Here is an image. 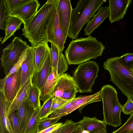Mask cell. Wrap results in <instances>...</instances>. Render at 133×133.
Returning a JSON list of instances; mask_svg holds the SVG:
<instances>
[{
  "instance_id": "cell-1",
  "label": "cell",
  "mask_w": 133,
  "mask_h": 133,
  "mask_svg": "<svg viewBox=\"0 0 133 133\" xmlns=\"http://www.w3.org/2000/svg\"><path fill=\"white\" fill-rule=\"evenodd\" d=\"M105 49L102 42L90 36L72 39L65 55L68 64H78L101 56Z\"/></svg>"
},
{
  "instance_id": "cell-2",
  "label": "cell",
  "mask_w": 133,
  "mask_h": 133,
  "mask_svg": "<svg viewBox=\"0 0 133 133\" xmlns=\"http://www.w3.org/2000/svg\"><path fill=\"white\" fill-rule=\"evenodd\" d=\"M59 0L53 3H46L29 22L24 24L22 35L27 38L32 46L47 41V30L50 19Z\"/></svg>"
},
{
  "instance_id": "cell-3",
  "label": "cell",
  "mask_w": 133,
  "mask_h": 133,
  "mask_svg": "<svg viewBox=\"0 0 133 133\" xmlns=\"http://www.w3.org/2000/svg\"><path fill=\"white\" fill-rule=\"evenodd\" d=\"M104 69L110 75V81L128 98H133V71L120 57L108 58L103 63Z\"/></svg>"
},
{
  "instance_id": "cell-4",
  "label": "cell",
  "mask_w": 133,
  "mask_h": 133,
  "mask_svg": "<svg viewBox=\"0 0 133 133\" xmlns=\"http://www.w3.org/2000/svg\"><path fill=\"white\" fill-rule=\"evenodd\" d=\"M106 1L105 0H80L72 9L68 35L72 39L77 38L83 26Z\"/></svg>"
},
{
  "instance_id": "cell-5",
  "label": "cell",
  "mask_w": 133,
  "mask_h": 133,
  "mask_svg": "<svg viewBox=\"0 0 133 133\" xmlns=\"http://www.w3.org/2000/svg\"><path fill=\"white\" fill-rule=\"evenodd\" d=\"M101 91L100 97L103 107V121L106 125L115 127L119 126L122 124V105L118 101L115 89L111 85L106 84Z\"/></svg>"
},
{
  "instance_id": "cell-6",
  "label": "cell",
  "mask_w": 133,
  "mask_h": 133,
  "mask_svg": "<svg viewBox=\"0 0 133 133\" xmlns=\"http://www.w3.org/2000/svg\"><path fill=\"white\" fill-rule=\"evenodd\" d=\"M99 69L98 64L94 61H89L80 64L72 76L78 92H92V87L98 77Z\"/></svg>"
},
{
  "instance_id": "cell-7",
  "label": "cell",
  "mask_w": 133,
  "mask_h": 133,
  "mask_svg": "<svg viewBox=\"0 0 133 133\" xmlns=\"http://www.w3.org/2000/svg\"><path fill=\"white\" fill-rule=\"evenodd\" d=\"M30 47L26 41H23L19 37H16L3 50L1 60L5 76Z\"/></svg>"
},
{
  "instance_id": "cell-8",
  "label": "cell",
  "mask_w": 133,
  "mask_h": 133,
  "mask_svg": "<svg viewBox=\"0 0 133 133\" xmlns=\"http://www.w3.org/2000/svg\"><path fill=\"white\" fill-rule=\"evenodd\" d=\"M78 92L72 77L68 74L64 73L58 77L53 96L69 101L75 98Z\"/></svg>"
},
{
  "instance_id": "cell-9",
  "label": "cell",
  "mask_w": 133,
  "mask_h": 133,
  "mask_svg": "<svg viewBox=\"0 0 133 133\" xmlns=\"http://www.w3.org/2000/svg\"><path fill=\"white\" fill-rule=\"evenodd\" d=\"M57 6L54 10L48 26L47 41L54 44L63 52L65 42L59 20Z\"/></svg>"
},
{
  "instance_id": "cell-10",
  "label": "cell",
  "mask_w": 133,
  "mask_h": 133,
  "mask_svg": "<svg viewBox=\"0 0 133 133\" xmlns=\"http://www.w3.org/2000/svg\"><path fill=\"white\" fill-rule=\"evenodd\" d=\"M21 68L18 71L9 76L0 80V91L8 101L16 97L21 82Z\"/></svg>"
},
{
  "instance_id": "cell-11",
  "label": "cell",
  "mask_w": 133,
  "mask_h": 133,
  "mask_svg": "<svg viewBox=\"0 0 133 133\" xmlns=\"http://www.w3.org/2000/svg\"><path fill=\"white\" fill-rule=\"evenodd\" d=\"M35 50V47L32 46L27 49L26 57L21 67V82L17 94L27 81L30 79H32L37 71Z\"/></svg>"
},
{
  "instance_id": "cell-12",
  "label": "cell",
  "mask_w": 133,
  "mask_h": 133,
  "mask_svg": "<svg viewBox=\"0 0 133 133\" xmlns=\"http://www.w3.org/2000/svg\"><path fill=\"white\" fill-rule=\"evenodd\" d=\"M60 23L65 42L69 30L72 9L70 0H59L57 6Z\"/></svg>"
},
{
  "instance_id": "cell-13",
  "label": "cell",
  "mask_w": 133,
  "mask_h": 133,
  "mask_svg": "<svg viewBox=\"0 0 133 133\" xmlns=\"http://www.w3.org/2000/svg\"><path fill=\"white\" fill-rule=\"evenodd\" d=\"M109 17L111 23L122 19L126 14L131 0H109Z\"/></svg>"
},
{
  "instance_id": "cell-14",
  "label": "cell",
  "mask_w": 133,
  "mask_h": 133,
  "mask_svg": "<svg viewBox=\"0 0 133 133\" xmlns=\"http://www.w3.org/2000/svg\"><path fill=\"white\" fill-rule=\"evenodd\" d=\"M40 4L38 0H31L25 5L12 12L9 16L21 19L24 24L30 21L38 11Z\"/></svg>"
},
{
  "instance_id": "cell-15",
  "label": "cell",
  "mask_w": 133,
  "mask_h": 133,
  "mask_svg": "<svg viewBox=\"0 0 133 133\" xmlns=\"http://www.w3.org/2000/svg\"><path fill=\"white\" fill-rule=\"evenodd\" d=\"M51 43L52 69L55 73L59 76L68 70V62L62 52L54 44Z\"/></svg>"
},
{
  "instance_id": "cell-16",
  "label": "cell",
  "mask_w": 133,
  "mask_h": 133,
  "mask_svg": "<svg viewBox=\"0 0 133 133\" xmlns=\"http://www.w3.org/2000/svg\"><path fill=\"white\" fill-rule=\"evenodd\" d=\"M109 11L108 6H101L97 13L87 23L84 29L85 35L90 36L93 31L98 27L107 18L109 17Z\"/></svg>"
},
{
  "instance_id": "cell-17",
  "label": "cell",
  "mask_w": 133,
  "mask_h": 133,
  "mask_svg": "<svg viewBox=\"0 0 133 133\" xmlns=\"http://www.w3.org/2000/svg\"><path fill=\"white\" fill-rule=\"evenodd\" d=\"M51 51L47 57L41 70L39 72L36 71L32 78V83L40 89L47 80L52 69Z\"/></svg>"
},
{
  "instance_id": "cell-18",
  "label": "cell",
  "mask_w": 133,
  "mask_h": 133,
  "mask_svg": "<svg viewBox=\"0 0 133 133\" xmlns=\"http://www.w3.org/2000/svg\"><path fill=\"white\" fill-rule=\"evenodd\" d=\"M31 80V79H30L27 81L14 100L10 101H7V112L8 115L11 113L17 111L22 103L26 100Z\"/></svg>"
},
{
  "instance_id": "cell-19",
  "label": "cell",
  "mask_w": 133,
  "mask_h": 133,
  "mask_svg": "<svg viewBox=\"0 0 133 133\" xmlns=\"http://www.w3.org/2000/svg\"><path fill=\"white\" fill-rule=\"evenodd\" d=\"M7 100L0 93V133H15L7 114Z\"/></svg>"
},
{
  "instance_id": "cell-20",
  "label": "cell",
  "mask_w": 133,
  "mask_h": 133,
  "mask_svg": "<svg viewBox=\"0 0 133 133\" xmlns=\"http://www.w3.org/2000/svg\"><path fill=\"white\" fill-rule=\"evenodd\" d=\"M77 123L83 130L89 133H96L105 129L107 127L103 121L97 119L95 116L90 118L84 116L83 118Z\"/></svg>"
},
{
  "instance_id": "cell-21",
  "label": "cell",
  "mask_w": 133,
  "mask_h": 133,
  "mask_svg": "<svg viewBox=\"0 0 133 133\" xmlns=\"http://www.w3.org/2000/svg\"><path fill=\"white\" fill-rule=\"evenodd\" d=\"M48 42L47 41H42L35 47V60L37 72L42 69L48 54L51 51Z\"/></svg>"
},
{
  "instance_id": "cell-22",
  "label": "cell",
  "mask_w": 133,
  "mask_h": 133,
  "mask_svg": "<svg viewBox=\"0 0 133 133\" xmlns=\"http://www.w3.org/2000/svg\"><path fill=\"white\" fill-rule=\"evenodd\" d=\"M59 76L55 73L52 68L46 82L40 89V99L43 102L53 96L54 89Z\"/></svg>"
},
{
  "instance_id": "cell-23",
  "label": "cell",
  "mask_w": 133,
  "mask_h": 133,
  "mask_svg": "<svg viewBox=\"0 0 133 133\" xmlns=\"http://www.w3.org/2000/svg\"><path fill=\"white\" fill-rule=\"evenodd\" d=\"M35 111L29 105L26 100L22 103L17 110V116L24 132L29 121Z\"/></svg>"
},
{
  "instance_id": "cell-24",
  "label": "cell",
  "mask_w": 133,
  "mask_h": 133,
  "mask_svg": "<svg viewBox=\"0 0 133 133\" xmlns=\"http://www.w3.org/2000/svg\"><path fill=\"white\" fill-rule=\"evenodd\" d=\"M22 23H23V21L17 17L12 16L8 17L5 22V36L1 44H3L14 35L15 32L21 28V26Z\"/></svg>"
},
{
  "instance_id": "cell-25",
  "label": "cell",
  "mask_w": 133,
  "mask_h": 133,
  "mask_svg": "<svg viewBox=\"0 0 133 133\" xmlns=\"http://www.w3.org/2000/svg\"><path fill=\"white\" fill-rule=\"evenodd\" d=\"M40 89L32 82L30 85L26 101L36 111H39L41 105Z\"/></svg>"
},
{
  "instance_id": "cell-26",
  "label": "cell",
  "mask_w": 133,
  "mask_h": 133,
  "mask_svg": "<svg viewBox=\"0 0 133 133\" xmlns=\"http://www.w3.org/2000/svg\"><path fill=\"white\" fill-rule=\"evenodd\" d=\"M31 0H3L9 16L14 11L30 2Z\"/></svg>"
},
{
  "instance_id": "cell-27",
  "label": "cell",
  "mask_w": 133,
  "mask_h": 133,
  "mask_svg": "<svg viewBox=\"0 0 133 133\" xmlns=\"http://www.w3.org/2000/svg\"><path fill=\"white\" fill-rule=\"evenodd\" d=\"M39 120V111H35L29 121L24 133H36Z\"/></svg>"
},
{
  "instance_id": "cell-28",
  "label": "cell",
  "mask_w": 133,
  "mask_h": 133,
  "mask_svg": "<svg viewBox=\"0 0 133 133\" xmlns=\"http://www.w3.org/2000/svg\"><path fill=\"white\" fill-rule=\"evenodd\" d=\"M72 105L71 100L52 113L48 118L50 119H54L61 117L69 114Z\"/></svg>"
},
{
  "instance_id": "cell-29",
  "label": "cell",
  "mask_w": 133,
  "mask_h": 133,
  "mask_svg": "<svg viewBox=\"0 0 133 133\" xmlns=\"http://www.w3.org/2000/svg\"><path fill=\"white\" fill-rule=\"evenodd\" d=\"M54 97V96H52L43 102V104L39 111L40 120L48 117Z\"/></svg>"
},
{
  "instance_id": "cell-30",
  "label": "cell",
  "mask_w": 133,
  "mask_h": 133,
  "mask_svg": "<svg viewBox=\"0 0 133 133\" xmlns=\"http://www.w3.org/2000/svg\"><path fill=\"white\" fill-rule=\"evenodd\" d=\"M77 125L71 119L66 120L58 128L52 133H71Z\"/></svg>"
},
{
  "instance_id": "cell-31",
  "label": "cell",
  "mask_w": 133,
  "mask_h": 133,
  "mask_svg": "<svg viewBox=\"0 0 133 133\" xmlns=\"http://www.w3.org/2000/svg\"><path fill=\"white\" fill-rule=\"evenodd\" d=\"M17 110L8 115L11 125L15 133H24L21 126L17 115Z\"/></svg>"
},
{
  "instance_id": "cell-32",
  "label": "cell",
  "mask_w": 133,
  "mask_h": 133,
  "mask_svg": "<svg viewBox=\"0 0 133 133\" xmlns=\"http://www.w3.org/2000/svg\"><path fill=\"white\" fill-rule=\"evenodd\" d=\"M112 133H133V114L123 126Z\"/></svg>"
},
{
  "instance_id": "cell-33",
  "label": "cell",
  "mask_w": 133,
  "mask_h": 133,
  "mask_svg": "<svg viewBox=\"0 0 133 133\" xmlns=\"http://www.w3.org/2000/svg\"><path fill=\"white\" fill-rule=\"evenodd\" d=\"M61 118L60 117L50 119L48 117L40 120L38 123L37 132L42 130L56 124Z\"/></svg>"
},
{
  "instance_id": "cell-34",
  "label": "cell",
  "mask_w": 133,
  "mask_h": 133,
  "mask_svg": "<svg viewBox=\"0 0 133 133\" xmlns=\"http://www.w3.org/2000/svg\"><path fill=\"white\" fill-rule=\"evenodd\" d=\"M0 29L4 30H5L6 20L9 16L3 0H0Z\"/></svg>"
},
{
  "instance_id": "cell-35",
  "label": "cell",
  "mask_w": 133,
  "mask_h": 133,
  "mask_svg": "<svg viewBox=\"0 0 133 133\" xmlns=\"http://www.w3.org/2000/svg\"><path fill=\"white\" fill-rule=\"evenodd\" d=\"M69 102L61 98L54 96L49 116Z\"/></svg>"
},
{
  "instance_id": "cell-36",
  "label": "cell",
  "mask_w": 133,
  "mask_h": 133,
  "mask_svg": "<svg viewBox=\"0 0 133 133\" xmlns=\"http://www.w3.org/2000/svg\"><path fill=\"white\" fill-rule=\"evenodd\" d=\"M27 49L22 54L18 61L14 65L8 74L5 76V77H7L11 74L17 72L21 68L26 57Z\"/></svg>"
},
{
  "instance_id": "cell-37",
  "label": "cell",
  "mask_w": 133,
  "mask_h": 133,
  "mask_svg": "<svg viewBox=\"0 0 133 133\" xmlns=\"http://www.w3.org/2000/svg\"><path fill=\"white\" fill-rule=\"evenodd\" d=\"M122 111L126 115L133 114V98H128L126 102L122 105Z\"/></svg>"
},
{
  "instance_id": "cell-38",
  "label": "cell",
  "mask_w": 133,
  "mask_h": 133,
  "mask_svg": "<svg viewBox=\"0 0 133 133\" xmlns=\"http://www.w3.org/2000/svg\"><path fill=\"white\" fill-rule=\"evenodd\" d=\"M120 57L125 64L129 68L133 65V53H126Z\"/></svg>"
},
{
  "instance_id": "cell-39",
  "label": "cell",
  "mask_w": 133,
  "mask_h": 133,
  "mask_svg": "<svg viewBox=\"0 0 133 133\" xmlns=\"http://www.w3.org/2000/svg\"><path fill=\"white\" fill-rule=\"evenodd\" d=\"M63 124L62 122L57 123L44 130L37 132L36 133H52L58 128Z\"/></svg>"
},
{
  "instance_id": "cell-40",
  "label": "cell",
  "mask_w": 133,
  "mask_h": 133,
  "mask_svg": "<svg viewBox=\"0 0 133 133\" xmlns=\"http://www.w3.org/2000/svg\"><path fill=\"white\" fill-rule=\"evenodd\" d=\"M71 133H89V132L83 130L77 124Z\"/></svg>"
},
{
  "instance_id": "cell-41",
  "label": "cell",
  "mask_w": 133,
  "mask_h": 133,
  "mask_svg": "<svg viewBox=\"0 0 133 133\" xmlns=\"http://www.w3.org/2000/svg\"><path fill=\"white\" fill-rule=\"evenodd\" d=\"M96 133H107V131L105 128L101 130Z\"/></svg>"
},
{
  "instance_id": "cell-42",
  "label": "cell",
  "mask_w": 133,
  "mask_h": 133,
  "mask_svg": "<svg viewBox=\"0 0 133 133\" xmlns=\"http://www.w3.org/2000/svg\"><path fill=\"white\" fill-rule=\"evenodd\" d=\"M132 70V71H133V65L132 66H131V67L130 68Z\"/></svg>"
}]
</instances>
